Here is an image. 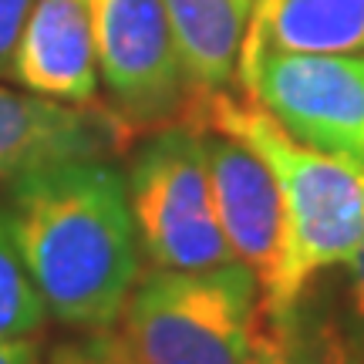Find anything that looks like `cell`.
Returning a JSON list of instances; mask_svg holds the SVG:
<instances>
[{
  "instance_id": "obj_17",
  "label": "cell",
  "mask_w": 364,
  "mask_h": 364,
  "mask_svg": "<svg viewBox=\"0 0 364 364\" xmlns=\"http://www.w3.org/2000/svg\"><path fill=\"white\" fill-rule=\"evenodd\" d=\"M0 364H41L38 341H0Z\"/></svg>"
},
{
  "instance_id": "obj_2",
  "label": "cell",
  "mask_w": 364,
  "mask_h": 364,
  "mask_svg": "<svg viewBox=\"0 0 364 364\" xmlns=\"http://www.w3.org/2000/svg\"><path fill=\"white\" fill-rule=\"evenodd\" d=\"M189 122L233 135L273 172L287 213V250L263 311L287 314L307 297V287L321 273L344 267L361 250L364 169L297 142L253 98H236L230 91L196 102Z\"/></svg>"
},
{
  "instance_id": "obj_5",
  "label": "cell",
  "mask_w": 364,
  "mask_h": 364,
  "mask_svg": "<svg viewBox=\"0 0 364 364\" xmlns=\"http://www.w3.org/2000/svg\"><path fill=\"white\" fill-rule=\"evenodd\" d=\"M236 78L297 142L364 169V54L260 51Z\"/></svg>"
},
{
  "instance_id": "obj_16",
  "label": "cell",
  "mask_w": 364,
  "mask_h": 364,
  "mask_svg": "<svg viewBox=\"0 0 364 364\" xmlns=\"http://www.w3.org/2000/svg\"><path fill=\"white\" fill-rule=\"evenodd\" d=\"M31 7H34V0H0V78L11 75L14 51H17V41H21Z\"/></svg>"
},
{
  "instance_id": "obj_1",
  "label": "cell",
  "mask_w": 364,
  "mask_h": 364,
  "mask_svg": "<svg viewBox=\"0 0 364 364\" xmlns=\"http://www.w3.org/2000/svg\"><path fill=\"white\" fill-rule=\"evenodd\" d=\"M11 233L48 317L112 331L142 277L129 179L102 156L51 162L14 179Z\"/></svg>"
},
{
  "instance_id": "obj_13",
  "label": "cell",
  "mask_w": 364,
  "mask_h": 364,
  "mask_svg": "<svg viewBox=\"0 0 364 364\" xmlns=\"http://www.w3.org/2000/svg\"><path fill=\"white\" fill-rule=\"evenodd\" d=\"M44 321L48 307L21 260L7 213H0V341L34 338Z\"/></svg>"
},
{
  "instance_id": "obj_10",
  "label": "cell",
  "mask_w": 364,
  "mask_h": 364,
  "mask_svg": "<svg viewBox=\"0 0 364 364\" xmlns=\"http://www.w3.org/2000/svg\"><path fill=\"white\" fill-rule=\"evenodd\" d=\"M179 41L193 105L236 78L257 0H162Z\"/></svg>"
},
{
  "instance_id": "obj_14",
  "label": "cell",
  "mask_w": 364,
  "mask_h": 364,
  "mask_svg": "<svg viewBox=\"0 0 364 364\" xmlns=\"http://www.w3.org/2000/svg\"><path fill=\"white\" fill-rule=\"evenodd\" d=\"M44 364H142L129 341L115 331H81L78 338L58 344Z\"/></svg>"
},
{
  "instance_id": "obj_7",
  "label": "cell",
  "mask_w": 364,
  "mask_h": 364,
  "mask_svg": "<svg viewBox=\"0 0 364 364\" xmlns=\"http://www.w3.org/2000/svg\"><path fill=\"white\" fill-rule=\"evenodd\" d=\"M196 129L203 135L220 230L233 250V260H240L257 277L267 300L277 287L287 250V213L277 179L267 162L253 149L236 142L233 135H223L206 125Z\"/></svg>"
},
{
  "instance_id": "obj_15",
  "label": "cell",
  "mask_w": 364,
  "mask_h": 364,
  "mask_svg": "<svg viewBox=\"0 0 364 364\" xmlns=\"http://www.w3.org/2000/svg\"><path fill=\"white\" fill-rule=\"evenodd\" d=\"M348 284H344V334L354 344L358 358L364 361V243L351 260L344 263Z\"/></svg>"
},
{
  "instance_id": "obj_4",
  "label": "cell",
  "mask_w": 364,
  "mask_h": 364,
  "mask_svg": "<svg viewBox=\"0 0 364 364\" xmlns=\"http://www.w3.org/2000/svg\"><path fill=\"white\" fill-rule=\"evenodd\" d=\"M142 257L156 270H209L233 260L216 220L203 135L193 122L162 125L129 169Z\"/></svg>"
},
{
  "instance_id": "obj_11",
  "label": "cell",
  "mask_w": 364,
  "mask_h": 364,
  "mask_svg": "<svg viewBox=\"0 0 364 364\" xmlns=\"http://www.w3.org/2000/svg\"><path fill=\"white\" fill-rule=\"evenodd\" d=\"M260 51L364 54V0H277L250 24L236 75Z\"/></svg>"
},
{
  "instance_id": "obj_6",
  "label": "cell",
  "mask_w": 364,
  "mask_h": 364,
  "mask_svg": "<svg viewBox=\"0 0 364 364\" xmlns=\"http://www.w3.org/2000/svg\"><path fill=\"white\" fill-rule=\"evenodd\" d=\"M98 81L125 129L172 125L193 91L162 0H95Z\"/></svg>"
},
{
  "instance_id": "obj_18",
  "label": "cell",
  "mask_w": 364,
  "mask_h": 364,
  "mask_svg": "<svg viewBox=\"0 0 364 364\" xmlns=\"http://www.w3.org/2000/svg\"><path fill=\"white\" fill-rule=\"evenodd\" d=\"M273 4H277V0H257V7H253V21H260V17L270 11ZM253 21H250V24H253Z\"/></svg>"
},
{
  "instance_id": "obj_9",
  "label": "cell",
  "mask_w": 364,
  "mask_h": 364,
  "mask_svg": "<svg viewBox=\"0 0 364 364\" xmlns=\"http://www.w3.org/2000/svg\"><path fill=\"white\" fill-rule=\"evenodd\" d=\"M125 129L115 115L91 105H65L0 85V182L81 156H102Z\"/></svg>"
},
{
  "instance_id": "obj_8",
  "label": "cell",
  "mask_w": 364,
  "mask_h": 364,
  "mask_svg": "<svg viewBox=\"0 0 364 364\" xmlns=\"http://www.w3.org/2000/svg\"><path fill=\"white\" fill-rule=\"evenodd\" d=\"M11 78L51 102L91 105L102 88L95 0H34L14 51Z\"/></svg>"
},
{
  "instance_id": "obj_3",
  "label": "cell",
  "mask_w": 364,
  "mask_h": 364,
  "mask_svg": "<svg viewBox=\"0 0 364 364\" xmlns=\"http://www.w3.org/2000/svg\"><path fill=\"white\" fill-rule=\"evenodd\" d=\"M263 317L257 277L240 260L209 270H142L122 338L142 364H247Z\"/></svg>"
},
{
  "instance_id": "obj_12",
  "label": "cell",
  "mask_w": 364,
  "mask_h": 364,
  "mask_svg": "<svg viewBox=\"0 0 364 364\" xmlns=\"http://www.w3.org/2000/svg\"><path fill=\"white\" fill-rule=\"evenodd\" d=\"M247 364H364L344 327L317 317L300 300L287 314L263 311Z\"/></svg>"
}]
</instances>
